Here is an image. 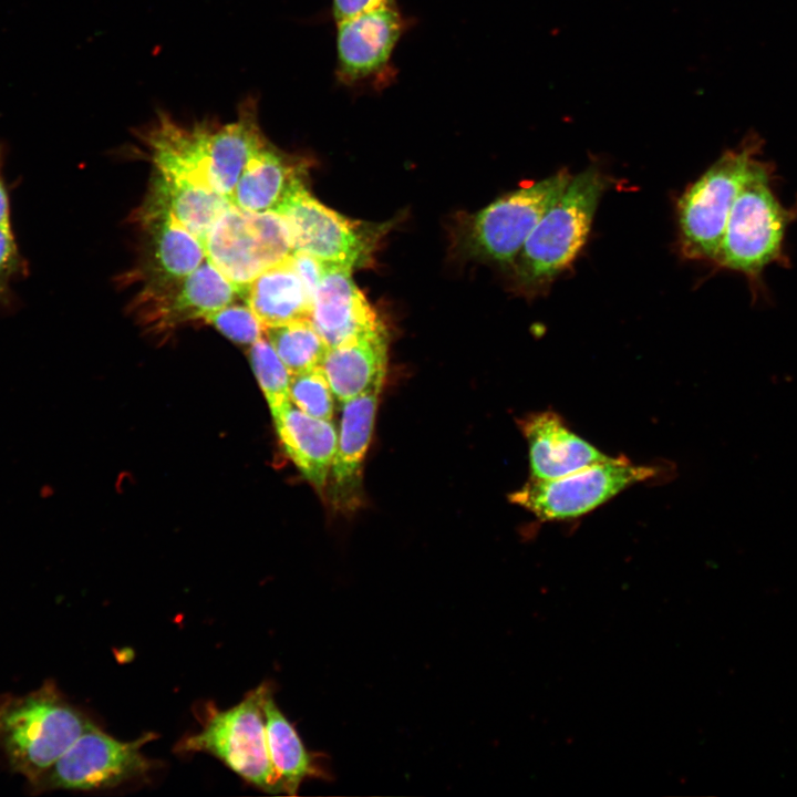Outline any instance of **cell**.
Segmentation results:
<instances>
[{
    "instance_id": "cell-4",
    "label": "cell",
    "mask_w": 797,
    "mask_h": 797,
    "mask_svg": "<svg viewBox=\"0 0 797 797\" xmlns=\"http://www.w3.org/2000/svg\"><path fill=\"white\" fill-rule=\"evenodd\" d=\"M267 684L250 691L238 704L218 710L206 708L201 729L184 737L179 753H207L257 788L284 793L268 751L263 695Z\"/></svg>"
},
{
    "instance_id": "cell-25",
    "label": "cell",
    "mask_w": 797,
    "mask_h": 797,
    "mask_svg": "<svg viewBox=\"0 0 797 797\" xmlns=\"http://www.w3.org/2000/svg\"><path fill=\"white\" fill-rule=\"evenodd\" d=\"M249 358L271 414H273L290 403L291 373L269 341L263 338L251 344Z\"/></svg>"
},
{
    "instance_id": "cell-23",
    "label": "cell",
    "mask_w": 797,
    "mask_h": 797,
    "mask_svg": "<svg viewBox=\"0 0 797 797\" xmlns=\"http://www.w3.org/2000/svg\"><path fill=\"white\" fill-rule=\"evenodd\" d=\"M157 276L154 283L175 281L196 270L207 258L204 244L169 215L147 209Z\"/></svg>"
},
{
    "instance_id": "cell-22",
    "label": "cell",
    "mask_w": 797,
    "mask_h": 797,
    "mask_svg": "<svg viewBox=\"0 0 797 797\" xmlns=\"http://www.w3.org/2000/svg\"><path fill=\"white\" fill-rule=\"evenodd\" d=\"M263 712L268 751L283 791L296 795L307 778H328L319 765L318 755L306 748L294 726L278 707L268 684L263 695Z\"/></svg>"
},
{
    "instance_id": "cell-12",
    "label": "cell",
    "mask_w": 797,
    "mask_h": 797,
    "mask_svg": "<svg viewBox=\"0 0 797 797\" xmlns=\"http://www.w3.org/2000/svg\"><path fill=\"white\" fill-rule=\"evenodd\" d=\"M406 27L396 4L337 22V80L348 86L387 80Z\"/></svg>"
},
{
    "instance_id": "cell-16",
    "label": "cell",
    "mask_w": 797,
    "mask_h": 797,
    "mask_svg": "<svg viewBox=\"0 0 797 797\" xmlns=\"http://www.w3.org/2000/svg\"><path fill=\"white\" fill-rule=\"evenodd\" d=\"M387 349L389 338L383 324L329 348L321 366L334 397L344 403L383 383Z\"/></svg>"
},
{
    "instance_id": "cell-31",
    "label": "cell",
    "mask_w": 797,
    "mask_h": 797,
    "mask_svg": "<svg viewBox=\"0 0 797 797\" xmlns=\"http://www.w3.org/2000/svg\"><path fill=\"white\" fill-rule=\"evenodd\" d=\"M8 152V143L0 138V227H11L10 192L4 176Z\"/></svg>"
},
{
    "instance_id": "cell-3",
    "label": "cell",
    "mask_w": 797,
    "mask_h": 797,
    "mask_svg": "<svg viewBox=\"0 0 797 797\" xmlns=\"http://www.w3.org/2000/svg\"><path fill=\"white\" fill-rule=\"evenodd\" d=\"M607 186L605 176L593 166L571 176L513 262L516 283L522 291L547 288L571 265L587 241Z\"/></svg>"
},
{
    "instance_id": "cell-21",
    "label": "cell",
    "mask_w": 797,
    "mask_h": 797,
    "mask_svg": "<svg viewBox=\"0 0 797 797\" xmlns=\"http://www.w3.org/2000/svg\"><path fill=\"white\" fill-rule=\"evenodd\" d=\"M244 293L263 328L310 319L312 299L289 259L261 272Z\"/></svg>"
},
{
    "instance_id": "cell-17",
    "label": "cell",
    "mask_w": 797,
    "mask_h": 797,
    "mask_svg": "<svg viewBox=\"0 0 797 797\" xmlns=\"http://www.w3.org/2000/svg\"><path fill=\"white\" fill-rule=\"evenodd\" d=\"M272 417L287 455L304 478L322 489L337 451L338 433L333 423L308 415L291 402Z\"/></svg>"
},
{
    "instance_id": "cell-6",
    "label": "cell",
    "mask_w": 797,
    "mask_h": 797,
    "mask_svg": "<svg viewBox=\"0 0 797 797\" xmlns=\"http://www.w3.org/2000/svg\"><path fill=\"white\" fill-rule=\"evenodd\" d=\"M206 256L238 290L265 270L284 262L293 244L284 218L275 210L253 213L230 205L204 241Z\"/></svg>"
},
{
    "instance_id": "cell-18",
    "label": "cell",
    "mask_w": 797,
    "mask_h": 797,
    "mask_svg": "<svg viewBox=\"0 0 797 797\" xmlns=\"http://www.w3.org/2000/svg\"><path fill=\"white\" fill-rule=\"evenodd\" d=\"M166 323L206 319L231 303L239 290L206 258L183 279L153 283L147 291Z\"/></svg>"
},
{
    "instance_id": "cell-29",
    "label": "cell",
    "mask_w": 797,
    "mask_h": 797,
    "mask_svg": "<svg viewBox=\"0 0 797 797\" xmlns=\"http://www.w3.org/2000/svg\"><path fill=\"white\" fill-rule=\"evenodd\" d=\"M289 260L313 300V296L322 278L324 262L302 251H293Z\"/></svg>"
},
{
    "instance_id": "cell-15",
    "label": "cell",
    "mask_w": 797,
    "mask_h": 797,
    "mask_svg": "<svg viewBox=\"0 0 797 797\" xmlns=\"http://www.w3.org/2000/svg\"><path fill=\"white\" fill-rule=\"evenodd\" d=\"M382 385L375 384L343 403L330 473L332 499L345 508L353 507L359 497L362 464L371 441Z\"/></svg>"
},
{
    "instance_id": "cell-11",
    "label": "cell",
    "mask_w": 797,
    "mask_h": 797,
    "mask_svg": "<svg viewBox=\"0 0 797 797\" xmlns=\"http://www.w3.org/2000/svg\"><path fill=\"white\" fill-rule=\"evenodd\" d=\"M787 216L762 162L735 199L714 260L746 275L759 273L780 253Z\"/></svg>"
},
{
    "instance_id": "cell-1",
    "label": "cell",
    "mask_w": 797,
    "mask_h": 797,
    "mask_svg": "<svg viewBox=\"0 0 797 797\" xmlns=\"http://www.w3.org/2000/svg\"><path fill=\"white\" fill-rule=\"evenodd\" d=\"M266 142L258 121V101L251 95L241 101L232 122L185 124L161 112L146 136L157 169L207 187L229 200L247 163Z\"/></svg>"
},
{
    "instance_id": "cell-8",
    "label": "cell",
    "mask_w": 797,
    "mask_h": 797,
    "mask_svg": "<svg viewBox=\"0 0 797 797\" xmlns=\"http://www.w3.org/2000/svg\"><path fill=\"white\" fill-rule=\"evenodd\" d=\"M154 738L144 734L135 741H120L91 723L71 747L35 782L34 794L49 790H97L139 778L153 768L142 747Z\"/></svg>"
},
{
    "instance_id": "cell-2",
    "label": "cell",
    "mask_w": 797,
    "mask_h": 797,
    "mask_svg": "<svg viewBox=\"0 0 797 797\" xmlns=\"http://www.w3.org/2000/svg\"><path fill=\"white\" fill-rule=\"evenodd\" d=\"M92 722L52 681L24 694L0 695V760L35 782Z\"/></svg>"
},
{
    "instance_id": "cell-20",
    "label": "cell",
    "mask_w": 797,
    "mask_h": 797,
    "mask_svg": "<svg viewBox=\"0 0 797 797\" xmlns=\"http://www.w3.org/2000/svg\"><path fill=\"white\" fill-rule=\"evenodd\" d=\"M230 205L217 192L157 172L147 209L166 213L204 244L213 225Z\"/></svg>"
},
{
    "instance_id": "cell-27",
    "label": "cell",
    "mask_w": 797,
    "mask_h": 797,
    "mask_svg": "<svg viewBox=\"0 0 797 797\" xmlns=\"http://www.w3.org/2000/svg\"><path fill=\"white\" fill-rule=\"evenodd\" d=\"M29 273L27 259L20 251L12 227H0V314L10 315L20 300L13 284Z\"/></svg>"
},
{
    "instance_id": "cell-26",
    "label": "cell",
    "mask_w": 797,
    "mask_h": 797,
    "mask_svg": "<svg viewBox=\"0 0 797 797\" xmlns=\"http://www.w3.org/2000/svg\"><path fill=\"white\" fill-rule=\"evenodd\" d=\"M289 396L290 402L306 414L332 420L334 394L321 365L291 374Z\"/></svg>"
},
{
    "instance_id": "cell-28",
    "label": "cell",
    "mask_w": 797,
    "mask_h": 797,
    "mask_svg": "<svg viewBox=\"0 0 797 797\" xmlns=\"http://www.w3.org/2000/svg\"><path fill=\"white\" fill-rule=\"evenodd\" d=\"M219 332L239 344H252L265 334V328L253 311L246 306H226L206 319Z\"/></svg>"
},
{
    "instance_id": "cell-14",
    "label": "cell",
    "mask_w": 797,
    "mask_h": 797,
    "mask_svg": "<svg viewBox=\"0 0 797 797\" xmlns=\"http://www.w3.org/2000/svg\"><path fill=\"white\" fill-rule=\"evenodd\" d=\"M521 428L534 479L559 478L611 457L573 433L552 411L530 414Z\"/></svg>"
},
{
    "instance_id": "cell-10",
    "label": "cell",
    "mask_w": 797,
    "mask_h": 797,
    "mask_svg": "<svg viewBox=\"0 0 797 797\" xmlns=\"http://www.w3.org/2000/svg\"><path fill=\"white\" fill-rule=\"evenodd\" d=\"M571 175L567 169L507 193L475 214L465 245L479 259L513 265L544 214L561 196Z\"/></svg>"
},
{
    "instance_id": "cell-13",
    "label": "cell",
    "mask_w": 797,
    "mask_h": 797,
    "mask_svg": "<svg viewBox=\"0 0 797 797\" xmlns=\"http://www.w3.org/2000/svg\"><path fill=\"white\" fill-rule=\"evenodd\" d=\"M323 262L310 320L328 348L382 325L376 312L353 281L352 268Z\"/></svg>"
},
{
    "instance_id": "cell-5",
    "label": "cell",
    "mask_w": 797,
    "mask_h": 797,
    "mask_svg": "<svg viewBox=\"0 0 797 797\" xmlns=\"http://www.w3.org/2000/svg\"><path fill=\"white\" fill-rule=\"evenodd\" d=\"M759 149L760 141L752 136L725 152L680 197V241L687 258H715L735 199L762 163Z\"/></svg>"
},
{
    "instance_id": "cell-30",
    "label": "cell",
    "mask_w": 797,
    "mask_h": 797,
    "mask_svg": "<svg viewBox=\"0 0 797 797\" xmlns=\"http://www.w3.org/2000/svg\"><path fill=\"white\" fill-rule=\"evenodd\" d=\"M393 4L396 0H332V14L339 22Z\"/></svg>"
},
{
    "instance_id": "cell-19",
    "label": "cell",
    "mask_w": 797,
    "mask_h": 797,
    "mask_svg": "<svg viewBox=\"0 0 797 797\" xmlns=\"http://www.w3.org/2000/svg\"><path fill=\"white\" fill-rule=\"evenodd\" d=\"M303 170L302 162L267 141L244 168L230 203L253 213L276 210L293 186L303 180Z\"/></svg>"
},
{
    "instance_id": "cell-7",
    "label": "cell",
    "mask_w": 797,
    "mask_h": 797,
    "mask_svg": "<svg viewBox=\"0 0 797 797\" xmlns=\"http://www.w3.org/2000/svg\"><path fill=\"white\" fill-rule=\"evenodd\" d=\"M275 211L284 218L294 251L352 269L370 263L387 230L384 225L353 220L324 206L303 180L293 186Z\"/></svg>"
},
{
    "instance_id": "cell-24",
    "label": "cell",
    "mask_w": 797,
    "mask_h": 797,
    "mask_svg": "<svg viewBox=\"0 0 797 797\" xmlns=\"http://www.w3.org/2000/svg\"><path fill=\"white\" fill-rule=\"evenodd\" d=\"M265 335L291 374L320 366L329 349L310 319L267 327Z\"/></svg>"
},
{
    "instance_id": "cell-9",
    "label": "cell",
    "mask_w": 797,
    "mask_h": 797,
    "mask_svg": "<svg viewBox=\"0 0 797 797\" xmlns=\"http://www.w3.org/2000/svg\"><path fill=\"white\" fill-rule=\"evenodd\" d=\"M656 473L655 467L635 465L623 456L610 457L559 478H529L510 499L541 521L566 520L594 510Z\"/></svg>"
}]
</instances>
